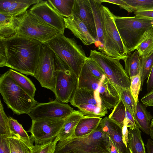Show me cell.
<instances>
[{"label":"cell","instance_id":"1","mask_svg":"<svg viewBox=\"0 0 153 153\" xmlns=\"http://www.w3.org/2000/svg\"><path fill=\"white\" fill-rule=\"evenodd\" d=\"M0 42V67L34 76L43 44L17 33Z\"/></svg>","mask_w":153,"mask_h":153},{"label":"cell","instance_id":"2","mask_svg":"<svg viewBox=\"0 0 153 153\" xmlns=\"http://www.w3.org/2000/svg\"><path fill=\"white\" fill-rule=\"evenodd\" d=\"M109 137L99 125L92 133L87 136L72 137L59 141L55 153H110Z\"/></svg>","mask_w":153,"mask_h":153},{"label":"cell","instance_id":"3","mask_svg":"<svg viewBox=\"0 0 153 153\" xmlns=\"http://www.w3.org/2000/svg\"><path fill=\"white\" fill-rule=\"evenodd\" d=\"M44 45L61 59L78 79L87 58L82 47L77 44L74 39L62 34Z\"/></svg>","mask_w":153,"mask_h":153},{"label":"cell","instance_id":"4","mask_svg":"<svg viewBox=\"0 0 153 153\" xmlns=\"http://www.w3.org/2000/svg\"><path fill=\"white\" fill-rule=\"evenodd\" d=\"M0 93L8 108L18 115L28 114L38 103L13 81L8 71L1 75Z\"/></svg>","mask_w":153,"mask_h":153},{"label":"cell","instance_id":"5","mask_svg":"<svg viewBox=\"0 0 153 153\" xmlns=\"http://www.w3.org/2000/svg\"><path fill=\"white\" fill-rule=\"evenodd\" d=\"M115 23L127 53L135 50L143 35L153 27V20L133 17L114 15Z\"/></svg>","mask_w":153,"mask_h":153},{"label":"cell","instance_id":"6","mask_svg":"<svg viewBox=\"0 0 153 153\" xmlns=\"http://www.w3.org/2000/svg\"><path fill=\"white\" fill-rule=\"evenodd\" d=\"M16 33L37 40L45 44L61 34L52 27L31 13L29 10L19 16Z\"/></svg>","mask_w":153,"mask_h":153},{"label":"cell","instance_id":"7","mask_svg":"<svg viewBox=\"0 0 153 153\" xmlns=\"http://www.w3.org/2000/svg\"><path fill=\"white\" fill-rule=\"evenodd\" d=\"M89 57L95 61L118 91L121 89H130V78L120 62V59L105 55L96 50H91Z\"/></svg>","mask_w":153,"mask_h":153},{"label":"cell","instance_id":"8","mask_svg":"<svg viewBox=\"0 0 153 153\" xmlns=\"http://www.w3.org/2000/svg\"><path fill=\"white\" fill-rule=\"evenodd\" d=\"M56 73L54 93L56 99L64 103L70 102L77 84V78L68 66L54 53Z\"/></svg>","mask_w":153,"mask_h":153},{"label":"cell","instance_id":"9","mask_svg":"<svg viewBox=\"0 0 153 153\" xmlns=\"http://www.w3.org/2000/svg\"><path fill=\"white\" fill-rule=\"evenodd\" d=\"M67 118H44L32 120L28 131L35 144H42L53 141L57 136Z\"/></svg>","mask_w":153,"mask_h":153},{"label":"cell","instance_id":"10","mask_svg":"<svg viewBox=\"0 0 153 153\" xmlns=\"http://www.w3.org/2000/svg\"><path fill=\"white\" fill-rule=\"evenodd\" d=\"M56 68L54 53L45 45L43 44L34 77L41 86L54 92Z\"/></svg>","mask_w":153,"mask_h":153},{"label":"cell","instance_id":"11","mask_svg":"<svg viewBox=\"0 0 153 153\" xmlns=\"http://www.w3.org/2000/svg\"><path fill=\"white\" fill-rule=\"evenodd\" d=\"M104 27L108 41V56L123 60L127 52L116 25L114 15L107 7L103 5Z\"/></svg>","mask_w":153,"mask_h":153},{"label":"cell","instance_id":"12","mask_svg":"<svg viewBox=\"0 0 153 153\" xmlns=\"http://www.w3.org/2000/svg\"><path fill=\"white\" fill-rule=\"evenodd\" d=\"M75 111L69 105L56 99L47 103H38L28 114L32 120L44 118L62 119L67 118Z\"/></svg>","mask_w":153,"mask_h":153},{"label":"cell","instance_id":"13","mask_svg":"<svg viewBox=\"0 0 153 153\" xmlns=\"http://www.w3.org/2000/svg\"><path fill=\"white\" fill-rule=\"evenodd\" d=\"M29 11L32 14L64 34L66 28L65 18L49 4L48 1L38 0Z\"/></svg>","mask_w":153,"mask_h":153},{"label":"cell","instance_id":"14","mask_svg":"<svg viewBox=\"0 0 153 153\" xmlns=\"http://www.w3.org/2000/svg\"><path fill=\"white\" fill-rule=\"evenodd\" d=\"M93 13L97 39L96 42L98 50L108 56V41L104 27L102 3L101 0H89Z\"/></svg>","mask_w":153,"mask_h":153},{"label":"cell","instance_id":"15","mask_svg":"<svg viewBox=\"0 0 153 153\" xmlns=\"http://www.w3.org/2000/svg\"><path fill=\"white\" fill-rule=\"evenodd\" d=\"M72 15L77 16L84 23L96 42L97 36L95 20L89 0H75Z\"/></svg>","mask_w":153,"mask_h":153},{"label":"cell","instance_id":"16","mask_svg":"<svg viewBox=\"0 0 153 153\" xmlns=\"http://www.w3.org/2000/svg\"><path fill=\"white\" fill-rule=\"evenodd\" d=\"M102 130L111 139L119 153H130L128 147L123 140L122 128L117 124L106 117L100 123Z\"/></svg>","mask_w":153,"mask_h":153},{"label":"cell","instance_id":"17","mask_svg":"<svg viewBox=\"0 0 153 153\" xmlns=\"http://www.w3.org/2000/svg\"><path fill=\"white\" fill-rule=\"evenodd\" d=\"M66 28L70 30L74 35L85 45H89L96 42L84 23L77 16L72 15L65 18Z\"/></svg>","mask_w":153,"mask_h":153},{"label":"cell","instance_id":"18","mask_svg":"<svg viewBox=\"0 0 153 153\" xmlns=\"http://www.w3.org/2000/svg\"><path fill=\"white\" fill-rule=\"evenodd\" d=\"M97 91L102 103L108 109L114 108L120 100L117 91L106 76L101 80Z\"/></svg>","mask_w":153,"mask_h":153},{"label":"cell","instance_id":"19","mask_svg":"<svg viewBox=\"0 0 153 153\" xmlns=\"http://www.w3.org/2000/svg\"><path fill=\"white\" fill-rule=\"evenodd\" d=\"M70 102L71 105L75 107L84 104H91L106 107L102 103L97 90L94 91L85 88H76Z\"/></svg>","mask_w":153,"mask_h":153},{"label":"cell","instance_id":"20","mask_svg":"<svg viewBox=\"0 0 153 153\" xmlns=\"http://www.w3.org/2000/svg\"><path fill=\"white\" fill-rule=\"evenodd\" d=\"M108 117L122 128L125 121H128V127L129 128H132L137 127L133 115L126 107L121 100L114 108Z\"/></svg>","mask_w":153,"mask_h":153},{"label":"cell","instance_id":"21","mask_svg":"<svg viewBox=\"0 0 153 153\" xmlns=\"http://www.w3.org/2000/svg\"><path fill=\"white\" fill-rule=\"evenodd\" d=\"M146 106L138 102L136 103V113L133 115L136 125L143 132L149 135L151 121L153 117Z\"/></svg>","mask_w":153,"mask_h":153},{"label":"cell","instance_id":"22","mask_svg":"<svg viewBox=\"0 0 153 153\" xmlns=\"http://www.w3.org/2000/svg\"><path fill=\"white\" fill-rule=\"evenodd\" d=\"M102 119L101 117L83 116L77 124L72 137H80L89 135L97 129Z\"/></svg>","mask_w":153,"mask_h":153},{"label":"cell","instance_id":"23","mask_svg":"<svg viewBox=\"0 0 153 153\" xmlns=\"http://www.w3.org/2000/svg\"><path fill=\"white\" fill-rule=\"evenodd\" d=\"M83 116V114L79 111L75 110L68 117L57 136L59 141L64 140L72 137L77 124Z\"/></svg>","mask_w":153,"mask_h":153},{"label":"cell","instance_id":"24","mask_svg":"<svg viewBox=\"0 0 153 153\" xmlns=\"http://www.w3.org/2000/svg\"><path fill=\"white\" fill-rule=\"evenodd\" d=\"M101 80L94 76L84 64L77 79L76 88H85L93 91L98 90Z\"/></svg>","mask_w":153,"mask_h":153},{"label":"cell","instance_id":"25","mask_svg":"<svg viewBox=\"0 0 153 153\" xmlns=\"http://www.w3.org/2000/svg\"><path fill=\"white\" fill-rule=\"evenodd\" d=\"M19 17H13L0 13V39L9 37L16 33Z\"/></svg>","mask_w":153,"mask_h":153},{"label":"cell","instance_id":"26","mask_svg":"<svg viewBox=\"0 0 153 153\" xmlns=\"http://www.w3.org/2000/svg\"><path fill=\"white\" fill-rule=\"evenodd\" d=\"M128 146L130 153H146L141 131L137 127L129 128Z\"/></svg>","mask_w":153,"mask_h":153},{"label":"cell","instance_id":"27","mask_svg":"<svg viewBox=\"0 0 153 153\" xmlns=\"http://www.w3.org/2000/svg\"><path fill=\"white\" fill-rule=\"evenodd\" d=\"M38 1V0H10L8 8L1 13L14 17L20 16L27 11L30 6L36 4Z\"/></svg>","mask_w":153,"mask_h":153},{"label":"cell","instance_id":"28","mask_svg":"<svg viewBox=\"0 0 153 153\" xmlns=\"http://www.w3.org/2000/svg\"><path fill=\"white\" fill-rule=\"evenodd\" d=\"M10 76L13 81L32 98L34 99L36 89L31 80L22 74L10 69Z\"/></svg>","mask_w":153,"mask_h":153},{"label":"cell","instance_id":"29","mask_svg":"<svg viewBox=\"0 0 153 153\" xmlns=\"http://www.w3.org/2000/svg\"><path fill=\"white\" fill-rule=\"evenodd\" d=\"M123 60L125 71L130 78L139 73L141 70L140 57L137 50L133 53H127Z\"/></svg>","mask_w":153,"mask_h":153},{"label":"cell","instance_id":"30","mask_svg":"<svg viewBox=\"0 0 153 153\" xmlns=\"http://www.w3.org/2000/svg\"><path fill=\"white\" fill-rule=\"evenodd\" d=\"M135 50L141 58L147 57L153 53V27L145 32Z\"/></svg>","mask_w":153,"mask_h":153},{"label":"cell","instance_id":"31","mask_svg":"<svg viewBox=\"0 0 153 153\" xmlns=\"http://www.w3.org/2000/svg\"><path fill=\"white\" fill-rule=\"evenodd\" d=\"M9 121L10 128L12 137L14 135H18L20 139L27 146L31 151L34 145L33 143V142L24 129L22 125L16 120L11 117H9Z\"/></svg>","mask_w":153,"mask_h":153},{"label":"cell","instance_id":"32","mask_svg":"<svg viewBox=\"0 0 153 153\" xmlns=\"http://www.w3.org/2000/svg\"><path fill=\"white\" fill-rule=\"evenodd\" d=\"M75 0H52L48 1L61 16L68 18L72 14Z\"/></svg>","mask_w":153,"mask_h":153},{"label":"cell","instance_id":"33","mask_svg":"<svg viewBox=\"0 0 153 153\" xmlns=\"http://www.w3.org/2000/svg\"><path fill=\"white\" fill-rule=\"evenodd\" d=\"M7 138L11 153H31L29 148L18 135H14Z\"/></svg>","mask_w":153,"mask_h":153},{"label":"cell","instance_id":"34","mask_svg":"<svg viewBox=\"0 0 153 153\" xmlns=\"http://www.w3.org/2000/svg\"><path fill=\"white\" fill-rule=\"evenodd\" d=\"M118 92L120 100L133 115L136 113V103L132 96L130 89H121L118 91Z\"/></svg>","mask_w":153,"mask_h":153},{"label":"cell","instance_id":"35","mask_svg":"<svg viewBox=\"0 0 153 153\" xmlns=\"http://www.w3.org/2000/svg\"><path fill=\"white\" fill-rule=\"evenodd\" d=\"M1 100H0V136L9 138L12 137L10 131L9 117L6 114Z\"/></svg>","mask_w":153,"mask_h":153},{"label":"cell","instance_id":"36","mask_svg":"<svg viewBox=\"0 0 153 153\" xmlns=\"http://www.w3.org/2000/svg\"><path fill=\"white\" fill-rule=\"evenodd\" d=\"M141 88L145 79H148L153 65V53L147 57L141 58Z\"/></svg>","mask_w":153,"mask_h":153},{"label":"cell","instance_id":"37","mask_svg":"<svg viewBox=\"0 0 153 153\" xmlns=\"http://www.w3.org/2000/svg\"><path fill=\"white\" fill-rule=\"evenodd\" d=\"M59 140L56 137L53 141L42 144H35L30 151L31 153H55Z\"/></svg>","mask_w":153,"mask_h":153},{"label":"cell","instance_id":"38","mask_svg":"<svg viewBox=\"0 0 153 153\" xmlns=\"http://www.w3.org/2000/svg\"><path fill=\"white\" fill-rule=\"evenodd\" d=\"M125 1L133 8L135 12L138 11L153 10V0H125Z\"/></svg>","mask_w":153,"mask_h":153},{"label":"cell","instance_id":"39","mask_svg":"<svg viewBox=\"0 0 153 153\" xmlns=\"http://www.w3.org/2000/svg\"><path fill=\"white\" fill-rule=\"evenodd\" d=\"M85 64L91 73L98 79L101 80L106 77L101 67L91 58L87 57Z\"/></svg>","mask_w":153,"mask_h":153},{"label":"cell","instance_id":"40","mask_svg":"<svg viewBox=\"0 0 153 153\" xmlns=\"http://www.w3.org/2000/svg\"><path fill=\"white\" fill-rule=\"evenodd\" d=\"M130 89L134 99L136 103L139 102L138 95L141 88V76L140 71L137 75L130 78Z\"/></svg>","mask_w":153,"mask_h":153},{"label":"cell","instance_id":"41","mask_svg":"<svg viewBox=\"0 0 153 153\" xmlns=\"http://www.w3.org/2000/svg\"><path fill=\"white\" fill-rule=\"evenodd\" d=\"M102 2H108L118 5L120 8L126 10L128 13L135 12L133 8L128 4L125 0H101Z\"/></svg>","mask_w":153,"mask_h":153},{"label":"cell","instance_id":"42","mask_svg":"<svg viewBox=\"0 0 153 153\" xmlns=\"http://www.w3.org/2000/svg\"><path fill=\"white\" fill-rule=\"evenodd\" d=\"M134 13L138 17L153 20V10L137 11Z\"/></svg>","mask_w":153,"mask_h":153},{"label":"cell","instance_id":"43","mask_svg":"<svg viewBox=\"0 0 153 153\" xmlns=\"http://www.w3.org/2000/svg\"><path fill=\"white\" fill-rule=\"evenodd\" d=\"M0 153H11L7 138L0 136Z\"/></svg>","mask_w":153,"mask_h":153},{"label":"cell","instance_id":"44","mask_svg":"<svg viewBox=\"0 0 153 153\" xmlns=\"http://www.w3.org/2000/svg\"><path fill=\"white\" fill-rule=\"evenodd\" d=\"M141 102L146 107L153 106V90L143 97Z\"/></svg>","mask_w":153,"mask_h":153},{"label":"cell","instance_id":"45","mask_svg":"<svg viewBox=\"0 0 153 153\" xmlns=\"http://www.w3.org/2000/svg\"><path fill=\"white\" fill-rule=\"evenodd\" d=\"M128 123L127 121H125L124 122L122 128V134L123 141L126 146L128 147Z\"/></svg>","mask_w":153,"mask_h":153},{"label":"cell","instance_id":"46","mask_svg":"<svg viewBox=\"0 0 153 153\" xmlns=\"http://www.w3.org/2000/svg\"><path fill=\"white\" fill-rule=\"evenodd\" d=\"M146 83L148 93L153 90V65L150 74L148 77Z\"/></svg>","mask_w":153,"mask_h":153},{"label":"cell","instance_id":"47","mask_svg":"<svg viewBox=\"0 0 153 153\" xmlns=\"http://www.w3.org/2000/svg\"><path fill=\"white\" fill-rule=\"evenodd\" d=\"M148 153H153V140L149 139L145 145Z\"/></svg>","mask_w":153,"mask_h":153},{"label":"cell","instance_id":"48","mask_svg":"<svg viewBox=\"0 0 153 153\" xmlns=\"http://www.w3.org/2000/svg\"><path fill=\"white\" fill-rule=\"evenodd\" d=\"M109 150L110 153H119L117 148L109 137Z\"/></svg>","mask_w":153,"mask_h":153},{"label":"cell","instance_id":"49","mask_svg":"<svg viewBox=\"0 0 153 153\" xmlns=\"http://www.w3.org/2000/svg\"><path fill=\"white\" fill-rule=\"evenodd\" d=\"M149 135L152 139L153 140V118L152 119L151 122Z\"/></svg>","mask_w":153,"mask_h":153},{"label":"cell","instance_id":"50","mask_svg":"<svg viewBox=\"0 0 153 153\" xmlns=\"http://www.w3.org/2000/svg\"><path fill=\"white\" fill-rule=\"evenodd\" d=\"M99 153L94 152V153Z\"/></svg>","mask_w":153,"mask_h":153}]
</instances>
